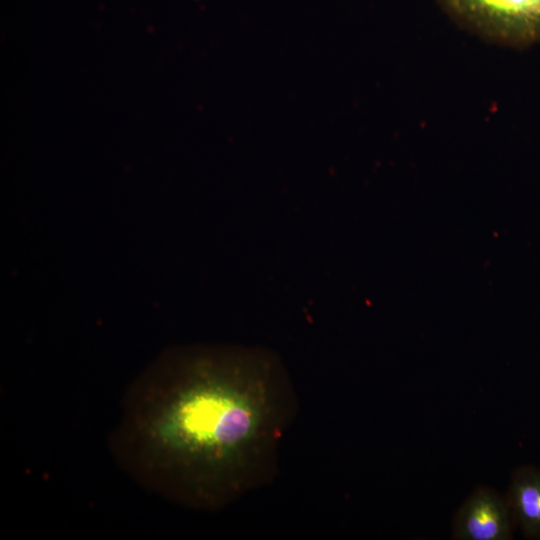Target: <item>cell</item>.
Listing matches in <instances>:
<instances>
[{
	"label": "cell",
	"mask_w": 540,
	"mask_h": 540,
	"mask_svg": "<svg viewBox=\"0 0 540 540\" xmlns=\"http://www.w3.org/2000/svg\"><path fill=\"white\" fill-rule=\"evenodd\" d=\"M297 411L294 384L268 352L180 348L130 383L109 448L142 488L216 511L275 479Z\"/></svg>",
	"instance_id": "cell-1"
},
{
	"label": "cell",
	"mask_w": 540,
	"mask_h": 540,
	"mask_svg": "<svg viewBox=\"0 0 540 540\" xmlns=\"http://www.w3.org/2000/svg\"><path fill=\"white\" fill-rule=\"evenodd\" d=\"M514 516L508 499L487 488H477L457 511L453 538L458 540H509Z\"/></svg>",
	"instance_id": "cell-3"
},
{
	"label": "cell",
	"mask_w": 540,
	"mask_h": 540,
	"mask_svg": "<svg viewBox=\"0 0 540 540\" xmlns=\"http://www.w3.org/2000/svg\"><path fill=\"white\" fill-rule=\"evenodd\" d=\"M459 26L494 43L540 42V0H436Z\"/></svg>",
	"instance_id": "cell-2"
},
{
	"label": "cell",
	"mask_w": 540,
	"mask_h": 540,
	"mask_svg": "<svg viewBox=\"0 0 540 540\" xmlns=\"http://www.w3.org/2000/svg\"><path fill=\"white\" fill-rule=\"evenodd\" d=\"M507 499L524 535L540 539V469L530 466L516 469Z\"/></svg>",
	"instance_id": "cell-4"
}]
</instances>
